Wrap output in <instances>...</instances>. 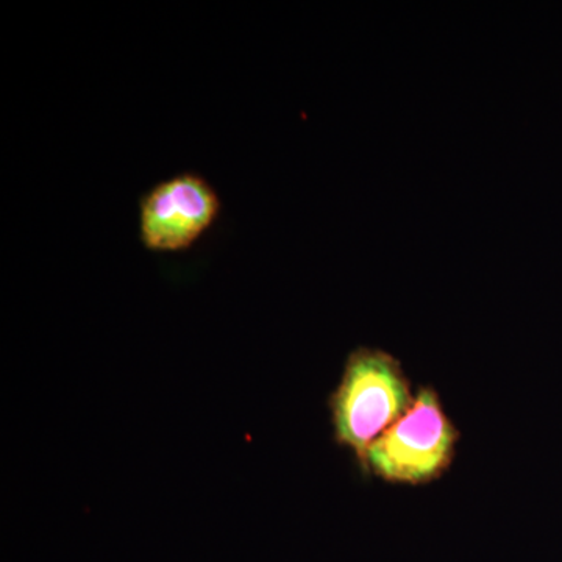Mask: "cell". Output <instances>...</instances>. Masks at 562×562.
<instances>
[{
	"mask_svg": "<svg viewBox=\"0 0 562 562\" xmlns=\"http://www.w3.org/2000/svg\"><path fill=\"white\" fill-rule=\"evenodd\" d=\"M414 398L397 358L386 350L358 347L347 357L330 397L335 441L362 464L372 443L409 412Z\"/></svg>",
	"mask_w": 562,
	"mask_h": 562,
	"instance_id": "6da1fadb",
	"label": "cell"
},
{
	"mask_svg": "<svg viewBox=\"0 0 562 562\" xmlns=\"http://www.w3.org/2000/svg\"><path fill=\"white\" fill-rule=\"evenodd\" d=\"M457 441V428L443 412L439 395L424 387L409 412L372 443L361 469L384 482L431 483L449 469Z\"/></svg>",
	"mask_w": 562,
	"mask_h": 562,
	"instance_id": "7a4b0ae2",
	"label": "cell"
},
{
	"mask_svg": "<svg viewBox=\"0 0 562 562\" xmlns=\"http://www.w3.org/2000/svg\"><path fill=\"white\" fill-rule=\"evenodd\" d=\"M222 210L220 194L205 177L180 172L140 195L138 235L144 249L179 254L211 231Z\"/></svg>",
	"mask_w": 562,
	"mask_h": 562,
	"instance_id": "3957f363",
	"label": "cell"
}]
</instances>
